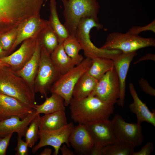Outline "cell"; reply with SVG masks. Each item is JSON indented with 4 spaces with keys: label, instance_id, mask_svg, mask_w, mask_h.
<instances>
[{
    "label": "cell",
    "instance_id": "6da1fadb",
    "mask_svg": "<svg viewBox=\"0 0 155 155\" xmlns=\"http://www.w3.org/2000/svg\"><path fill=\"white\" fill-rule=\"evenodd\" d=\"M69 105L71 119L75 123L84 125L95 120L109 119L114 109V105L92 95L79 99L72 97Z\"/></svg>",
    "mask_w": 155,
    "mask_h": 155
},
{
    "label": "cell",
    "instance_id": "7a4b0ae2",
    "mask_svg": "<svg viewBox=\"0 0 155 155\" xmlns=\"http://www.w3.org/2000/svg\"><path fill=\"white\" fill-rule=\"evenodd\" d=\"M0 93L16 98L33 109L37 104L35 94L9 66L0 68Z\"/></svg>",
    "mask_w": 155,
    "mask_h": 155
},
{
    "label": "cell",
    "instance_id": "3957f363",
    "mask_svg": "<svg viewBox=\"0 0 155 155\" xmlns=\"http://www.w3.org/2000/svg\"><path fill=\"white\" fill-rule=\"evenodd\" d=\"M64 6V26L70 35L75 36L80 20L91 18L99 22L98 18L100 6L97 0H61Z\"/></svg>",
    "mask_w": 155,
    "mask_h": 155
},
{
    "label": "cell",
    "instance_id": "277c9868",
    "mask_svg": "<svg viewBox=\"0 0 155 155\" xmlns=\"http://www.w3.org/2000/svg\"><path fill=\"white\" fill-rule=\"evenodd\" d=\"M103 26L91 18L86 17L80 21L77 28L75 36L80 43L86 57L91 59L96 57H103L113 60L122 53L120 50L108 49L98 48L90 39V32L93 28L102 29Z\"/></svg>",
    "mask_w": 155,
    "mask_h": 155
},
{
    "label": "cell",
    "instance_id": "5b68a950",
    "mask_svg": "<svg viewBox=\"0 0 155 155\" xmlns=\"http://www.w3.org/2000/svg\"><path fill=\"white\" fill-rule=\"evenodd\" d=\"M91 64V59L87 57L84 59L79 64L61 75L52 86L50 92L57 93L62 97L64 99L65 106H68L73 97L75 85L80 77L89 69Z\"/></svg>",
    "mask_w": 155,
    "mask_h": 155
},
{
    "label": "cell",
    "instance_id": "8992f818",
    "mask_svg": "<svg viewBox=\"0 0 155 155\" xmlns=\"http://www.w3.org/2000/svg\"><path fill=\"white\" fill-rule=\"evenodd\" d=\"M155 46V39L154 38L116 32L107 36L104 44L100 48L118 50L127 53L136 51L146 47Z\"/></svg>",
    "mask_w": 155,
    "mask_h": 155
},
{
    "label": "cell",
    "instance_id": "52a82bcc",
    "mask_svg": "<svg viewBox=\"0 0 155 155\" xmlns=\"http://www.w3.org/2000/svg\"><path fill=\"white\" fill-rule=\"evenodd\" d=\"M61 75L53 63L51 54L41 44L39 66L34 81L35 93H39L46 98L52 86Z\"/></svg>",
    "mask_w": 155,
    "mask_h": 155
},
{
    "label": "cell",
    "instance_id": "ba28073f",
    "mask_svg": "<svg viewBox=\"0 0 155 155\" xmlns=\"http://www.w3.org/2000/svg\"><path fill=\"white\" fill-rule=\"evenodd\" d=\"M114 134L117 140L125 142L135 147L140 146L144 140L141 125L126 122L119 115L116 114L111 120Z\"/></svg>",
    "mask_w": 155,
    "mask_h": 155
},
{
    "label": "cell",
    "instance_id": "9c48e42d",
    "mask_svg": "<svg viewBox=\"0 0 155 155\" xmlns=\"http://www.w3.org/2000/svg\"><path fill=\"white\" fill-rule=\"evenodd\" d=\"M119 78L114 67L98 81L91 95L96 96L106 104L114 105L119 98Z\"/></svg>",
    "mask_w": 155,
    "mask_h": 155
},
{
    "label": "cell",
    "instance_id": "30bf717a",
    "mask_svg": "<svg viewBox=\"0 0 155 155\" xmlns=\"http://www.w3.org/2000/svg\"><path fill=\"white\" fill-rule=\"evenodd\" d=\"M74 126L72 122L67 123L58 129L47 131H39L40 141L38 143L32 147V152L35 153L41 148L47 146H52L54 149L53 155L59 154L60 148L63 144L70 148L69 138Z\"/></svg>",
    "mask_w": 155,
    "mask_h": 155
},
{
    "label": "cell",
    "instance_id": "8fae6325",
    "mask_svg": "<svg viewBox=\"0 0 155 155\" xmlns=\"http://www.w3.org/2000/svg\"><path fill=\"white\" fill-rule=\"evenodd\" d=\"M32 0H0V31L17 23L25 14Z\"/></svg>",
    "mask_w": 155,
    "mask_h": 155
},
{
    "label": "cell",
    "instance_id": "7c38bea8",
    "mask_svg": "<svg viewBox=\"0 0 155 155\" xmlns=\"http://www.w3.org/2000/svg\"><path fill=\"white\" fill-rule=\"evenodd\" d=\"M38 37L24 40L17 50L0 59V60L9 65L13 72L19 70L32 57L36 47Z\"/></svg>",
    "mask_w": 155,
    "mask_h": 155
},
{
    "label": "cell",
    "instance_id": "4fadbf2b",
    "mask_svg": "<svg viewBox=\"0 0 155 155\" xmlns=\"http://www.w3.org/2000/svg\"><path fill=\"white\" fill-rule=\"evenodd\" d=\"M49 24L48 20H43L40 14L28 19L18 28L16 40L8 55L12 53L17 47L24 40L31 38H37L42 30Z\"/></svg>",
    "mask_w": 155,
    "mask_h": 155
},
{
    "label": "cell",
    "instance_id": "5bb4252c",
    "mask_svg": "<svg viewBox=\"0 0 155 155\" xmlns=\"http://www.w3.org/2000/svg\"><path fill=\"white\" fill-rule=\"evenodd\" d=\"M94 144L103 147L116 141L111 126V120L101 119L85 125Z\"/></svg>",
    "mask_w": 155,
    "mask_h": 155
},
{
    "label": "cell",
    "instance_id": "9a60e30c",
    "mask_svg": "<svg viewBox=\"0 0 155 155\" xmlns=\"http://www.w3.org/2000/svg\"><path fill=\"white\" fill-rule=\"evenodd\" d=\"M34 109L16 98L0 93V120L14 116L23 120Z\"/></svg>",
    "mask_w": 155,
    "mask_h": 155
},
{
    "label": "cell",
    "instance_id": "2e32d148",
    "mask_svg": "<svg viewBox=\"0 0 155 155\" xmlns=\"http://www.w3.org/2000/svg\"><path fill=\"white\" fill-rule=\"evenodd\" d=\"M137 53L136 51L122 53L113 60L114 67L118 75L120 86L119 97L117 103L123 108L124 105L126 79L131 63Z\"/></svg>",
    "mask_w": 155,
    "mask_h": 155
},
{
    "label": "cell",
    "instance_id": "e0dca14e",
    "mask_svg": "<svg viewBox=\"0 0 155 155\" xmlns=\"http://www.w3.org/2000/svg\"><path fill=\"white\" fill-rule=\"evenodd\" d=\"M69 142L77 153L89 155L94 144L85 125L74 126L69 138Z\"/></svg>",
    "mask_w": 155,
    "mask_h": 155
},
{
    "label": "cell",
    "instance_id": "ac0fdd59",
    "mask_svg": "<svg viewBox=\"0 0 155 155\" xmlns=\"http://www.w3.org/2000/svg\"><path fill=\"white\" fill-rule=\"evenodd\" d=\"M37 114L35 110L24 119L14 116L0 120V137H4L9 134L16 133L18 136H24L30 124Z\"/></svg>",
    "mask_w": 155,
    "mask_h": 155
},
{
    "label": "cell",
    "instance_id": "d6986e66",
    "mask_svg": "<svg viewBox=\"0 0 155 155\" xmlns=\"http://www.w3.org/2000/svg\"><path fill=\"white\" fill-rule=\"evenodd\" d=\"M129 89L133 100L129 107L130 111L136 115L137 123L141 125L143 122L148 123L155 126V112H152L149 109L146 105L140 98L133 84L130 83Z\"/></svg>",
    "mask_w": 155,
    "mask_h": 155
},
{
    "label": "cell",
    "instance_id": "ffe728a7",
    "mask_svg": "<svg viewBox=\"0 0 155 155\" xmlns=\"http://www.w3.org/2000/svg\"><path fill=\"white\" fill-rule=\"evenodd\" d=\"M40 51L41 44L38 37L36 47L31 58L21 69L14 72L26 82L34 94V81L39 66Z\"/></svg>",
    "mask_w": 155,
    "mask_h": 155
},
{
    "label": "cell",
    "instance_id": "44dd1931",
    "mask_svg": "<svg viewBox=\"0 0 155 155\" xmlns=\"http://www.w3.org/2000/svg\"><path fill=\"white\" fill-rule=\"evenodd\" d=\"M98 80L89 75L87 71L80 78L74 88L73 97L77 99L91 95L94 91Z\"/></svg>",
    "mask_w": 155,
    "mask_h": 155
},
{
    "label": "cell",
    "instance_id": "7402d4cb",
    "mask_svg": "<svg viewBox=\"0 0 155 155\" xmlns=\"http://www.w3.org/2000/svg\"><path fill=\"white\" fill-rule=\"evenodd\" d=\"M67 123L65 111H59L44 114L40 117L39 130H55L63 127Z\"/></svg>",
    "mask_w": 155,
    "mask_h": 155
},
{
    "label": "cell",
    "instance_id": "603a6c76",
    "mask_svg": "<svg viewBox=\"0 0 155 155\" xmlns=\"http://www.w3.org/2000/svg\"><path fill=\"white\" fill-rule=\"evenodd\" d=\"M51 57L55 67L61 75L75 66L72 59L66 53L63 43L59 44L51 54Z\"/></svg>",
    "mask_w": 155,
    "mask_h": 155
},
{
    "label": "cell",
    "instance_id": "cb8c5ba5",
    "mask_svg": "<svg viewBox=\"0 0 155 155\" xmlns=\"http://www.w3.org/2000/svg\"><path fill=\"white\" fill-rule=\"evenodd\" d=\"M65 106L63 98L57 93H52L51 96L46 98L42 104H36L34 109L36 114H47L58 111H65Z\"/></svg>",
    "mask_w": 155,
    "mask_h": 155
},
{
    "label": "cell",
    "instance_id": "d4e9b609",
    "mask_svg": "<svg viewBox=\"0 0 155 155\" xmlns=\"http://www.w3.org/2000/svg\"><path fill=\"white\" fill-rule=\"evenodd\" d=\"M49 7L50 15L48 20L49 24L58 36L59 44L63 43L70 35V34L59 19L55 0H50Z\"/></svg>",
    "mask_w": 155,
    "mask_h": 155
},
{
    "label": "cell",
    "instance_id": "484cf974",
    "mask_svg": "<svg viewBox=\"0 0 155 155\" xmlns=\"http://www.w3.org/2000/svg\"><path fill=\"white\" fill-rule=\"evenodd\" d=\"M91 60V65L87 72L98 80L114 67L113 61L110 59L98 57Z\"/></svg>",
    "mask_w": 155,
    "mask_h": 155
},
{
    "label": "cell",
    "instance_id": "4316f807",
    "mask_svg": "<svg viewBox=\"0 0 155 155\" xmlns=\"http://www.w3.org/2000/svg\"><path fill=\"white\" fill-rule=\"evenodd\" d=\"M38 38L42 45L51 54L59 44L58 36L50 25L48 24L40 33Z\"/></svg>",
    "mask_w": 155,
    "mask_h": 155
},
{
    "label": "cell",
    "instance_id": "83f0119b",
    "mask_svg": "<svg viewBox=\"0 0 155 155\" xmlns=\"http://www.w3.org/2000/svg\"><path fill=\"white\" fill-rule=\"evenodd\" d=\"M63 45L66 53L72 59L75 65L81 63L84 58L79 52L82 49L75 36L70 35L64 41Z\"/></svg>",
    "mask_w": 155,
    "mask_h": 155
},
{
    "label": "cell",
    "instance_id": "f1b7e54d",
    "mask_svg": "<svg viewBox=\"0 0 155 155\" xmlns=\"http://www.w3.org/2000/svg\"><path fill=\"white\" fill-rule=\"evenodd\" d=\"M135 148L130 144L117 140L102 147L103 155H133Z\"/></svg>",
    "mask_w": 155,
    "mask_h": 155
},
{
    "label": "cell",
    "instance_id": "f546056e",
    "mask_svg": "<svg viewBox=\"0 0 155 155\" xmlns=\"http://www.w3.org/2000/svg\"><path fill=\"white\" fill-rule=\"evenodd\" d=\"M41 116L37 114L30 124L25 135V141L29 148H32L39 138L38 132Z\"/></svg>",
    "mask_w": 155,
    "mask_h": 155
},
{
    "label": "cell",
    "instance_id": "4dcf8cb0",
    "mask_svg": "<svg viewBox=\"0 0 155 155\" xmlns=\"http://www.w3.org/2000/svg\"><path fill=\"white\" fill-rule=\"evenodd\" d=\"M18 28L0 35V44L2 49L8 53L13 44L16 38Z\"/></svg>",
    "mask_w": 155,
    "mask_h": 155
},
{
    "label": "cell",
    "instance_id": "1f68e13d",
    "mask_svg": "<svg viewBox=\"0 0 155 155\" xmlns=\"http://www.w3.org/2000/svg\"><path fill=\"white\" fill-rule=\"evenodd\" d=\"M150 31L155 33V20L149 24L144 26H133L129 29L127 33L133 35H138L140 33L146 31Z\"/></svg>",
    "mask_w": 155,
    "mask_h": 155
},
{
    "label": "cell",
    "instance_id": "d6a6232c",
    "mask_svg": "<svg viewBox=\"0 0 155 155\" xmlns=\"http://www.w3.org/2000/svg\"><path fill=\"white\" fill-rule=\"evenodd\" d=\"M18 136L17 138V145L15 150L16 155H28L29 154L28 146L27 143Z\"/></svg>",
    "mask_w": 155,
    "mask_h": 155
},
{
    "label": "cell",
    "instance_id": "836d02e7",
    "mask_svg": "<svg viewBox=\"0 0 155 155\" xmlns=\"http://www.w3.org/2000/svg\"><path fill=\"white\" fill-rule=\"evenodd\" d=\"M140 88L146 93L152 96H155V90L152 87L146 80L141 78L139 82Z\"/></svg>",
    "mask_w": 155,
    "mask_h": 155
},
{
    "label": "cell",
    "instance_id": "e575fe53",
    "mask_svg": "<svg viewBox=\"0 0 155 155\" xmlns=\"http://www.w3.org/2000/svg\"><path fill=\"white\" fill-rule=\"evenodd\" d=\"M13 133L9 134L3 137H0V155H5L11 138Z\"/></svg>",
    "mask_w": 155,
    "mask_h": 155
},
{
    "label": "cell",
    "instance_id": "d590c367",
    "mask_svg": "<svg viewBox=\"0 0 155 155\" xmlns=\"http://www.w3.org/2000/svg\"><path fill=\"white\" fill-rule=\"evenodd\" d=\"M154 150L153 143L149 142L143 146L141 150L137 152H134L133 155H150Z\"/></svg>",
    "mask_w": 155,
    "mask_h": 155
},
{
    "label": "cell",
    "instance_id": "8d00e7d4",
    "mask_svg": "<svg viewBox=\"0 0 155 155\" xmlns=\"http://www.w3.org/2000/svg\"><path fill=\"white\" fill-rule=\"evenodd\" d=\"M102 147L94 144L90 152L89 155H103Z\"/></svg>",
    "mask_w": 155,
    "mask_h": 155
},
{
    "label": "cell",
    "instance_id": "74e56055",
    "mask_svg": "<svg viewBox=\"0 0 155 155\" xmlns=\"http://www.w3.org/2000/svg\"><path fill=\"white\" fill-rule=\"evenodd\" d=\"M152 60L155 61V55L151 53H148L145 56L141 57L138 60L134 63V64H136L142 61L146 60Z\"/></svg>",
    "mask_w": 155,
    "mask_h": 155
},
{
    "label": "cell",
    "instance_id": "f35d334b",
    "mask_svg": "<svg viewBox=\"0 0 155 155\" xmlns=\"http://www.w3.org/2000/svg\"><path fill=\"white\" fill-rule=\"evenodd\" d=\"M67 145L65 144H63L61 146L59 150L61 151L62 155H73V152L69 149L67 146Z\"/></svg>",
    "mask_w": 155,
    "mask_h": 155
},
{
    "label": "cell",
    "instance_id": "ab89813d",
    "mask_svg": "<svg viewBox=\"0 0 155 155\" xmlns=\"http://www.w3.org/2000/svg\"><path fill=\"white\" fill-rule=\"evenodd\" d=\"M52 152V150L49 148H45L40 154V155H51Z\"/></svg>",
    "mask_w": 155,
    "mask_h": 155
},
{
    "label": "cell",
    "instance_id": "60d3db41",
    "mask_svg": "<svg viewBox=\"0 0 155 155\" xmlns=\"http://www.w3.org/2000/svg\"><path fill=\"white\" fill-rule=\"evenodd\" d=\"M7 56V53L2 48L0 44V59Z\"/></svg>",
    "mask_w": 155,
    "mask_h": 155
},
{
    "label": "cell",
    "instance_id": "b9f144b4",
    "mask_svg": "<svg viewBox=\"0 0 155 155\" xmlns=\"http://www.w3.org/2000/svg\"><path fill=\"white\" fill-rule=\"evenodd\" d=\"M9 66V65L0 60V68L5 66Z\"/></svg>",
    "mask_w": 155,
    "mask_h": 155
},
{
    "label": "cell",
    "instance_id": "7bdbcfd3",
    "mask_svg": "<svg viewBox=\"0 0 155 155\" xmlns=\"http://www.w3.org/2000/svg\"></svg>",
    "mask_w": 155,
    "mask_h": 155
}]
</instances>
